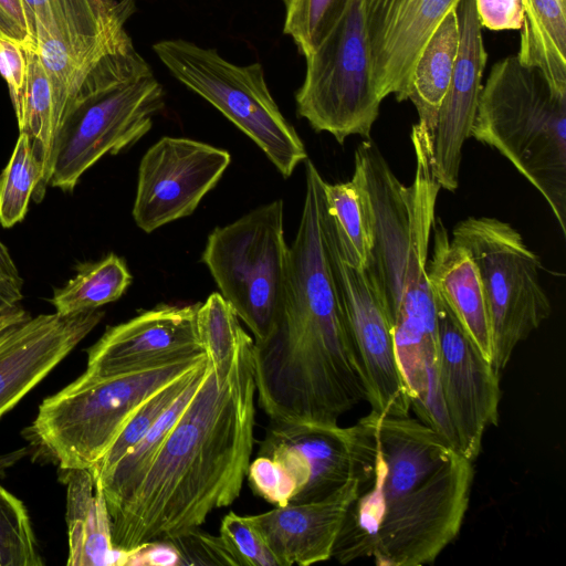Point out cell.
Returning a JSON list of instances; mask_svg holds the SVG:
<instances>
[{
  "label": "cell",
  "instance_id": "cell-1",
  "mask_svg": "<svg viewBox=\"0 0 566 566\" xmlns=\"http://www.w3.org/2000/svg\"><path fill=\"white\" fill-rule=\"evenodd\" d=\"M356 491L332 558L380 566L433 563L469 507L472 460L409 416L370 410L355 424Z\"/></svg>",
  "mask_w": 566,
  "mask_h": 566
},
{
  "label": "cell",
  "instance_id": "cell-2",
  "mask_svg": "<svg viewBox=\"0 0 566 566\" xmlns=\"http://www.w3.org/2000/svg\"><path fill=\"white\" fill-rule=\"evenodd\" d=\"M254 401L253 339L244 331L229 375L219 379L209 361L143 478L108 510L114 547L167 541L239 497L255 441Z\"/></svg>",
  "mask_w": 566,
  "mask_h": 566
},
{
  "label": "cell",
  "instance_id": "cell-3",
  "mask_svg": "<svg viewBox=\"0 0 566 566\" xmlns=\"http://www.w3.org/2000/svg\"><path fill=\"white\" fill-rule=\"evenodd\" d=\"M258 403L272 421L338 423L367 401L338 292L329 269L294 266L269 338L253 343Z\"/></svg>",
  "mask_w": 566,
  "mask_h": 566
},
{
  "label": "cell",
  "instance_id": "cell-4",
  "mask_svg": "<svg viewBox=\"0 0 566 566\" xmlns=\"http://www.w3.org/2000/svg\"><path fill=\"white\" fill-rule=\"evenodd\" d=\"M470 137L497 150L543 196L566 235V95L516 55L481 88Z\"/></svg>",
  "mask_w": 566,
  "mask_h": 566
},
{
  "label": "cell",
  "instance_id": "cell-5",
  "mask_svg": "<svg viewBox=\"0 0 566 566\" xmlns=\"http://www.w3.org/2000/svg\"><path fill=\"white\" fill-rule=\"evenodd\" d=\"M206 359L191 355L105 377L83 373L41 402L31 436L63 471L92 470L146 398Z\"/></svg>",
  "mask_w": 566,
  "mask_h": 566
},
{
  "label": "cell",
  "instance_id": "cell-6",
  "mask_svg": "<svg viewBox=\"0 0 566 566\" xmlns=\"http://www.w3.org/2000/svg\"><path fill=\"white\" fill-rule=\"evenodd\" d=\"M153 50L176 80L251 138L284 178L306 160L305 146L275 103L260 62L238 65L216 49L184 39L158 41Z\"/></svg>",
  "mask_w": 566,
  "mask_h": 566
},
{
  "label": "cell",
  "instance_id": "cell-7",
  "mask_svg": "<svg viewBox=\"0 0 566 566\" xmlns=\"http://www.w3.org/2000/svg\"><path fill=\"white\" fill-rule=\"evenodd\" d=\"M283 217L281 199L260 206L213 229L201 256L254 344L272 334L284 300L289 245Z\"/></svg>",
  "mask_w": 566,
  "mask_h": 566
},
{
  "label": "cell",
  "instance_id": "cell-8",
  "mask_svg": "<svg viewBox=\"0 0 566 566\" xmlns=\"http://www.w3.org/2000/svg\"><path fill=\"white\" fill-rule=\"evenodd\" d=\"M473 259L482 281L492 337V365L501 374L516 346L552 314L541 283L542 262L510 223L469 217L452 239Z\"/></svg>",
  "mask_w": 566,
  "mask_h": 566
},
{
  "label": "cell",
  "instance_id": "cell-9",
  "mask_svg": "<svg viewBox=\"0 0 566 566\" xmlns=\"http://www.w3.org/2000/svg\"><path fill=\"white\" fill-rule=\"evenodd\" d=\"M305 60V76L295 94L298 116L340 145L352 135L369 139L382 101L373 82L364 0H349Z\"/></svg>",
  "mask_w": 566,
  "mask_h": 566
},
{
  "label": "cell",
  "instance_id": "cell-10",
  "mask_svg": "<svg viewBox=\"0 0 566 566\" xmlns=\"http://www.w3.org/2000/svg\"><path fill=\"white\" fill-rule=\"evenodd\" d=\"M164 107V88L153 72L119 85L78 94L56 135L48 185L72 191L106 154L134 145Z\"/></svg>",
  "mask_w": 566,
  "mask_h": 566
},
{
  "label": "cell",
  "instance_id": "cell-11",
  "mask_svg": "<svg viewBox=\"0 0 566 566\" xmlns=\"http://www.w3.org/2000/svg\"><path fill=\"white\" fill-rule=\"evenodd\" d=\"M135 11L134 0H48L33 17L35 51L52 85L59 129L88 75L133 43L125 23Z\"/></svg>",
  "mask_w": 566,
  "mask_h": 566
},
{
  "label": "cell",
  "instance_id": "cell-12",
  "mask_svg": "<svg viewBox=\"0 0 566 566\" xmlns=\"http://www.w3.org/2000/svg\"><path fill=\"white\" fill-rule=\"evenodd\" d=\"M322 229L347 328L364 374L367 401L375 412L409 416L411 403L396 357L392 324L366 271L345 261L325 201Z\"/></svg>",
  "mask_w": 566,
  "mask_h": 566
},
{
  "label": "cell",
  "instance_id": "cell-13",
  "mask_svg": "<svg viewBox=\"0 0 566 566\" xmlns=\"http://www.w3.org/2000/svg\"><path fill=\"white\" fill-rule=\"evenodd\" d=\"M231 161L229 151L184 137H163L143 156L133 218L146 233L190 216Z\"/></svg>",
  "mask_w": 566,
  "mask_h": 566
},
{
  "label": "cell",
  "instance_id": "cell-14",
  "mask_svg": "<svg viewBox=\"0 0 566 566\" xmlns=\"http://www.w3.org/2000/svg\"><path fill=\"white\" fill-rule=\"evenodd\" d=\"M439 337V385L457 448L479 455L486 430L497 423L500 374L432 291Z\"/></svg>",
  "mask_w": 566,
  "mask_h": 566
},
{
  "label": "cell",
  "instance_id": "cell-15",
  "mask_svg": "<svg viewBox=\"0 0 566 566\" xmlns=\"http://www.w3.org/2000/svg\"><path fill=\"white\" fill-rule=\"evenodd\" d=\"M259 455L280 463L293 479L296 494L291 503L321 501L355 475V428L270 420Z\"/></svg>",
  "mask_w": 566,
  "mask_h": 566
},
{
  "label": "cell",
  "instance_id": "cell-16",
  "mask_svg": "<svg viewBox=\"0 0 566 566\" xmlns=\"http://www.w3.org/2000/svg\"><path fill=\"white\" fill-rule=\"evenodd\" d=\"M199 305L160 304L107 327L87 349L84 374L105 377L206 354L197 332Z\"/></svg>",
  "mask_w": 566,
  "mask_h": 566
},
{
  "label": "cell",
  "instance_id": "cell-17",
  "mask_svg": "<svg viewBox=\"0 0 566 566\" xmlns=\"http://www.w3.org/2000/svg\"><path fill=\"white\" fill-rule=\"evenodd\" d=\"M460 0H364L373 82L384 101L407 99L415 64L430 36Z\"/></svg>",
  "mask_w": 566,
  "mask_h": 566
},
{
  "label": "cell",
  "instance_id": "cell-18",
  "mask_svg": "<svg viewBox=\"0 0 566 566\" xmlns=\"http://www.w3.org/2000/svg\"><path fill=\"white\" fill-rule=\"evenodd\" d=\"M455 12L460 33L458 56L431 134L433 175L448 191H455L459 186L462 148L470 137L488 60L475 0H460Z\"/></svg>",
  "mask_w": 566,
  "mask_h": 566
},
{
  "label": "cell",
  "instance_id": "cell-19",
  "mask_svg": "<svg viewBox=\"0 0 566 566\" xmlns=\"http://www.w3.org/2000/svg\"><path fill=\"white\" fill-rule=\"evenodd\" d=\"M104 312L30 317L0 345V418L98 325Z\"/></svg>",
  "mask_w": 566,
  "mask_h": 566
},
{
  "label": "cell",
  "instance_id": "cell-20",
  "mask_svg": "<svg viewBox=\"0 0 566 566\" xmlns=\"http://www.w3.org/2000/svg\"><path fill=\"white\" fill-rule=\"evenodd\" d=\"M355 491L354 476L337 492L321 501L290 503L248 516L279 566H308L332 558Z\"/></svg>",
  "mask_w": 566,
  "mask_h": 566
},
{
  "label": "cell",
  "instance_id": "cell-21",
  "mask_svg": "<svg viewBox=\"0 0 566 566\" xmlns=\"http://www.w3.org/2000/svg\"><path fill=\"white\" fill-rule=\"evenodd\" d=\"M432 234V256L427 261L431 289L492 363L490 319L478 268L470 253L450 239L440 218L434 220Z\"/></svg>",
  "mask_w": 566,
  "mask_h": 566
},
{
  "label": "cell",
  "instance_id": "cell-22",
  "mask_svg": "<svg viewBox=\"0 0 566 566\" xmlns=\"http://www.w3.org/2000/svg\"><path fill=\"white\" fill-rule=\"evenodd\" d=\"M69 566L125 565L127 552L114 547L102 484L90 469L65 470Z\"/></svg>",
  "mask_w": 566,
  "mask_h": 566
},
{
  "label": "cell",
  "instance_id": "cell-23",
  "mask_svg": "<svg viewBox=\"0 0 566 566\" xmlns=\"http://www.w3.org/2000/svg\"><path fill=\"white\" fill-rule=\"evenodd\" d=\"M518 61L538 69L551 87L566 95V0H522Z\"/></svg>",
  "mask_w": 566,
  "mask_h": 566
},
{
  "label": "cell",
  "instance_id": "cell-24",
  "mask_svg": "<svg viewBox=\"0 0 566 566\" xmlns=\"http://www.w3.org/2000/svg\"><path fill=\"white\" fill-rule=\"evenodd\" d=\"M459 39L458 17L453 10L428 40L410 77L407 99L411 101L418 113V124L430 136L451 82Z\"/></svg>",
  "mask_w": 566,
  "mask_h": 566
},
{
  "label": "cell",
  "instance_id": "cell-25",
  "mask_svg": "<svg viewBox=\"0 0 566 566\" xmlns=\"http://www.w3.org/2000/svg\"><path fill=\"white\" fill-rule=\"evenodd\" d=\"M208 367L209 360L207 358V361L200 367L191 382L161 415L150 430L116 463L104 479L98 480L102 484L108 510L117 505L143 478L205 378Z\"/></svg>",
  "mask_w": 566,
  "mask_h": 566
},
{
  "label": "cell",
  "instance_id": "cell-26",
  "mask_svg": "<svg viewBox=\"0 0 566 566\" xmlns=\"http://www.w3.org/2000/svg\"><path fill=\"white\" fill-rule=\"evenodd\" d=\"M324 197L345 261L364 270L373 247L370 206L365 187L353 174L346 182L324 181Z\"/></svg>",
  "mask_w": 566,
  "mask_h": 566
},
{
  "label": "cell",
  "instance_id": "cell-27",
  "mask_svg": "<svg viewBox=\"0 0 566 566\" xmlns=\"http://www.w3.org/2000/svg\"><path fill=\"white\" fill-rule=\"evenodd\" d=\"M132 279L125 261L109 253L97 262L81 263L76 275L54 291L51 303L63 316L97 310L117 301Z\"/></svg>",
  "mask_w": 566,
  "mask_h": 566
},
{
  "label": "cell",
  "instance_id": "cell-28",
  "mask_svg": "<svg viewBox=\"0 0 566 566\" xmlns=\"http://www.w3.org/2000/svg\"><path fill=\"white\" fill-rule=\"evenodd\" d=\"M29 74L24 113L19 132L25 133L43 168V185L49 182L54 144L59 132L52 85L34 50H25Z\"/></svg>",
  "mask_w": 566,
  "mask_h": 566
},
{
  "label": "cell",
  "instance_id": "cell-29",
  "mask_svg": "<svg viewBox=\"0 0 566 566\" xmlns=\"http://www.w3.org/2000/svg\"><path fill=\"white\" fill-rule=\"evenodd\" d=\"M43 168L29 136L20 132L12 155L0 175V224L11 228L23 220L31 197L44 195Z\"/></svg>",
  "mask_w": 566,
  "mask_h": 566
},
{
  "label": "cell",
  "instance_id": "cell-30",
  "mask_svg": "<svg viewBox=\"0 0 566 566\" xmlns=\"http://www.w3.org/2000/svg\"><path fill=\"white\" fill-rule=\"evenodd\" d=\"M197 332L203 350L219 379H224L232 367L244 329L230 303L212 293L197 311Z\"/></svg>",
  "mask_w": 566,
  "mask_h": 566
},
{
  "label": "cell",
  "instance_id": "cell-31",
  "mask_svg": "<svg viewBox=\"0 0 566 566\" xmlns=\"http://www.w3.org/2000/svg\"><path fill=\"white\" fill-rule=\"evenodd\" d=\"M203 360L190 371L157 389L130 416L104 458L91 470L95 480L104 479L116 463L150 430L161 415L191 382Z\"/></svg>",
  "mask_w": 566,
  "mask_h": 566
},
{
  "label": "cell",
  "instance_id": "cell-32",
  "mask_svg": "<svg viewBox=\"0 0 566 566\" xmlns=\"http://www.w3.org/2000/svg\"><path fill=\"white\" fill-rule=\"evenodd\" d=\"M284 6L283 33L298 52L308 56L321 44L349 0H281Z\"/></svg>",
  "mask_w": 566,
  "mask_h": 566
},
{
  "label": "cell",
  "instance_id": "cell-33",
  "mask_svg": "<svg viewBox=\"0 0 566 566\" xmlns=\"http://www.w3.org/2000/svg\"><path fill=\"white\" fill-rule=\"evenodd\" d=\"M39 548L25 505L0 484V566H42Z\"/></svg>",
  "mask_w": 566,
  "mask_h": 566
},
{
  "label": "cell",
  "instance_id": "cell-34",
  "mask_svg": "<svg viewBox=\"0 0 566 566\" xmlns=\"http://www.w3.org/2000/svg\"><path fill=\"white\" fill-rule=\"evenodd\" d=\"M219 535L238 566H279L249 516L230 512L222 518Z\"/></svg>",
  "mask_w": 566,
  "mask_h": 566
},
{
  "label": "cell",
  "instance_id": "cell-35",
  "mask_svg": "<svg viewBox=\"0 0 566 566\" xmlns=\"http://www.w3.org/2000/svg\"><path fill=\"white\" fill-rule=\"evenodd\" d=\"M247 478L253 492L275 506H286L296 494L293 479L269 457L258 454L249 464Z\"/></svg>",
  "mask_w": 566,
  "mask_h": 566
},
{
  "label": "cell",
  "instance_id": "cell-36",
  "mask_svg": "<svg viewBox=\"0 0 566 566\" xmlns=\"http://www.w3.org/2000/svg\"><path fill=\"white\" fill-rule=\"evenodd\" d=\"M165 542L179 553L181 565H231L238 566L222 538L201 531L187 530Z\"/></svg>",
  "mask_w": 566,
  "mask_h": 566
},
{
  "label": "cell",
  "instance_id": "cell-37",
  "mask_svg": "<svg viewBox=\"0 0 566 566\" xmlns=\"http://www.w3.org/2000/svg\"><path fill=\"white\" fill-rule=\"evenodd\" d=\"M0 73L6 80L18 127L24 113L29 64L25 50L14 41L0 35Z\"/></svg>",
  "mask_w": 566,
  "mask_h": 566
},
{
  "label": "cell",
  "instance_id": "cell-38",
  "mask_svg": "<svg viewBox=\"0 0 566 566\" xmlns=\"http://www.w3.org/2000/svg\"><path fill=\"white\" fill-rule=\"evenodd\" d=\"M475 10L481 27L492 31L520 30L523 23L522 0H475Z\"/></svg>",
  "mask_w": 566,
  "mask_h": 566
},
{
  "label": "cell",
  "instance_id": "cell-39",
  "mask_svg": "<svg viewBox=\"0 0 566 566\" xmlns=\"http://www.w3.org/2000/svg\"><path fill=\"white\" fill-rule=\"evenodd\" d=\"M0 35L24 50L35 51L30 15L23 0H0Z\"/></svg>",
  "mask_w": 566,
  "mask_h": 566
},
{
  "label": "cell",
  "instance_id": "cell-40",
  "mask_svg": "<svg viewBox=\"0 0 566 566\" xmlns=\"http://www.w3.org/2000/svg\"><path fill=\"white\" fill-rule=\"evenodd\" d=\"M23 280L8 248L0 241V311L20 305Z\"/></svg>",
  "mask_w": 566,
  "mask_h": 566
},
{
  "label": "cell",
  "instance_id": "cell-41",
  "mask_svg": "<svg viewBox=\"0 0 566 566\" xmlns=\"http://www.w3.org/2000/svg\"><path fill=\"white\" fill-rule=\"evenodd\" d=\"M125 565L178 566L181 565V558L170 543L159 541L143 544L133 551H127Z\"/></svg>",
  "mask_w": 566,
  "mask_h": 566
},
{
  "label": "cell",
  "instance_id": "cell-42",
  "mask_svg": "<svg viewBox=\"0 0 566 566\" xmlns=\"http://www.w3.org/2000/svg\"><path fill=\"white\" fill-rule=\"evenodd\" d=\"M31 317L30 313L21 305L0 311V345L3 344L12 333Z\"/></svg>",
  "mask_w": 566,
  "mask_h": 566
},
{
  "label": "cell",
  "instance_id": "cell-43",
  "mask_svg": "<svg viewBox=\"0 0 566 566\" xmlns=\"http://www.w3.org/2000/svg\"><path fill=\"white\" fill-rule=\"evenodd\" d=\"M29 453L30 448L27 446L0 453V479L4 478L7 471L24 459Z\"/></svg>",
  "mask_w": 566,
  "mask_h": 566
}]
</instances>
